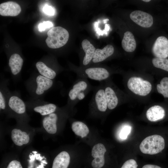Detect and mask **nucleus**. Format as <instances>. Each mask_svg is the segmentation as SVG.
I'll use <instances>...</instances> for the list:
<instances>
[{
    "label": "nucleus",
    "instance_id": "obj_1",
    "mask_svg": "<svg viewBox=\"0 0 168 168\" xmlns=\"http://www.w3.org/2000/svg\"><path fill=\"white\" fill-rule=\"evenodd\" d=\"M46 43L50 48L57 49L65 45L67 42L69 34L65 28L60 26L54 27L47 32Z\"/></svg>",
    "mask_w": 168,
    "mask_h": 168
},
{
    "label": "nucleus",
    "instance_id": "obj_2",
    "mask_svg": "<svg viewBox=\"0 0 168 168\" xmlns=\"http://www.w3.org/2000/svg\"><path fill=\"white\" fill-rule=\"evenodd\" d=\"M165 146L164 138L160 135H153L144 139L139 145V148L144 154L154 155L161 152Z\"/></svg>",
    "mask_w": 168,
    "mask_h": 168
},
{
    "label": "nucleus",
    "instance_id": "obj_3",
    "mask_svg": "<svg viewBox=\"0 0 168 168\" xmlns=\"http://www.w3.org/2000/svg\"><path fill=\"white\" fill-rule=\"evenodd\" d=\"M128 89L135 94L145 96L148 94L152 89V86L148 81L140 77H132L128 80L127 83Z\"/></svg>",
    "mask_w": 168,
    "mask_h": 168
},
{
    "label": "nucleus",
    "instance_id": "obj_4",
    "mask_svg": "<svg viewBox=\"0 0 168 168\" xmlns=\"http://www.w3.org/2000/svg\"><path fill=\"white\" fill-rule=\"evenodd\" d=\"M129 16L133 21L143 27H150L153 24L152 16L150 14L142 11H133L130 14Z\"/></svg>",
    "mask_w": 168,
    "mask_h": 168
},
{
    "label": "nucleus",
    "instance_id": "obj_5",
    "mask_svg": "<svg viewBox=\"0 0 168 168\" xmlns=\"http://www.w3.org/2000/svg\"><path fill=\"white\" fill-rule=\"evenodd\" d=\"M152 52L156 58H166L168 57V39L161 36L156 40L152 48Z\"/></svg>",
    "mask_w": 168,
    "mask_h": 168
},
{
    "label": "nucleus",
    "instance_id": "obj_6",
    "mask_svg": "<svg viewBox=\"0 0 168 168\" xmlns=\"http://www.w3.org/2000/svg\"><path fill=\"white\" fill-rule=\"evenodd\" d=\"M106 151L105 147L101 143L96 144L93 147L91 155L94 159L91 162V165L94 168H101L104 166V155Z\"/></svg>",
    "mask_w": 168,
    "mask_h": 168
},
{
    "label": "nucleus",
    "instance_id": "obj_7",
    "mask_svg": "<svg viewBox=\"0 0 168 168\" xmlns=\"http://www.w3.org/2000/svg\"><path fill=\"white\" fill-rule=\"evenodd\" d=\"M21 11L20 6L15 2L8 1L0 4V14L3 16H16Z\"/></svg>",
    "mask_w": 168,
    "mask_h": 168
},
{
    "label": "nucleus",
    "instance_id": "obj_8",
    "mask_svg": "<svg viewBox=\"0 0 168 168\" xmlns=\"http://www.w3.org/2000/svg\"><path fill=\"white\" fill-rule=\"evenodd\" d=\"M36 87L35 90V94L38 96L43 94L52 86L53 81L41 75H39L35 78Z\"/></svg>",
    "mask_w": 168,
    "mask_h": 168
},
{
    "label": "nucleus",
    "instance_id": "obj_9",
    "mask_svg": "<svg viewBox=\"0 0 168 168\" xmlns=\"http://www.w3.org/2000/svg\"><path fill=\"white\" fill-rule=\"evenodd\" d=\"M86 73L91 79L101 81L108 78L109 73L105 69L102 68H91L86 69Z\"/></svg>",
    "mask_w": 168,
    "mask_h": 168
},
{
    "label": "nucleus",
    "instance_id": "obj_10",
    "mask_svg": "<svg viewBox=\"0 0 168 168\" xmlns=\"http://www.w3.org/2000/svg\"><path fill=\"white\" fill-rule=\"evenodd\" d=\"M114 49L110 44H108L102 49H96L92 59V62L97 63L102 62L111 56L114 53Z\"/></svg>",
    "mask_w": 168,
    "mask_h": 168
},
{
    "label": "nucleus",
    "instance_id": "obj_11",
    "mask_svg": "<svg viewBox=\"0 0 168 168\" xmlns=\"http://www.w3.org/2000/svg\"><path fill=\"white\" fill-rule=\"evenodd\" d=\"M58 119L57 114L53 113L44 117L42 121L43 126L45 130L50 134L55 133L57 131L56 123Z\"/></svg>",
    "mask_w": 168,
    "mask_h": 168
},
{
    "label": "nucleus",
    "instance_id": "obj_12",
    "mask_svg": "<svg viewBox=\"0 0 168 168\" xmlns=\"http://www.w3.org/2000/svg\"><path fill=\"white\" fill-rule=\"evenodd\" d=\"M165 115L164 109L161 106L155 105L150 107L146 113L147 118L152 122H155L162 119Z\"/></svg>",
    "mask_w": 168,
    "mask_h": 168
},
{
    "label": "nucleus",
    "instance_id": "obj_13",
    "mask_svg": "<svg viewBox=\"0 0 168 168\" xmlns=\"http://www.w3.org/2000/svg\"><path fill=\"white\" fill-rule=\"evenodd\" d=\"M8 105L13 111L18 114H22L26 111V106L23 101L15 95L11 96L8 100Z\"/></svg>",
    "mask_w": 168,
    "mask_h": 168
},
{
    "label": "nucleus",
    "instance_id": "obj_14",
    "mask_svg": "<svg viewBox=\"0 0 168 168\" xmlns=\"http://www.w3.org/2000/svg\"><path fill=\"white\" fill-rule=\"evenodd\" d=\"M11 138L14 144L19 146L27 144L30 141L29 137L26 132L16 128L11 132Z\"/></svg>",
    "mask_w": 168,
    "mask_h": 168
},
{
    "label": "nucleus",
    "instance_id": "obj_15",
    "mask_svg": "<svg viewBox=\"0 0 168 168\" xmlns=\"http://www.w3.org/2000/svg\"><path fill=\"white\" fill-rule=\"evenodd\" d=\"M122 46L126 51H134L136 47V43L133 34L129 31L125 32L121 42Z\"/></svg>",
    "mask_w": 168,
    "mask_h": 168
},
{
    "label": "nucleus",
    "instance_id": "obj_16",
    "mask_svg": "<svg viewBox=\"0 0 168 168\" xmlns=\"http://www.w3.org/2000/svg\"><path fill=\"white\" fill-rule=\"evenodd\" d=\"M34 152L33 151V153L29 155L28 168H44L47 164L45 158L40 154L36 153L37 152Z\"/></svg>",
    "mask_w": 168,
    "mask_h": 168
},
{
    "label": "nucleus",
    "instance_id": "obj_17",
    "mask_svg": "<svg viewBox=\"0 0 168 168\" xmlns=\"http://www.w3.org/2000/svg\"><path fill=\"white\" fill-rule=\"evenodd\" d=\"M23 60L18 54H14L11 55L9 60V66L12 73L16 75L21 71Z\"/></svg>",
    "mask_w": 168,
    "mask_h": 168
},
{
    "label": "nucleus",
    "instance_id": "obj_18",
    "mask_svg": "<svg viewBox=\"0 0 168 168\" xmlns=\"http://www.w3.org/2000/svg\"><path fill=\"white\" fill-rule=\"evenodd\" d=\"M70 156L66 151H63L54 158L52 168H67L69 164Z\"/></svg>",
    "mask_w": 168,
    "mask_h": 168
},
{
    "label": "nucleus",
    "instance_id": "obj_19",
    "mask_svg": "<svg viewBox=\"0 0 168 168\" xmlns=\"http://www.w3.org/2000/svg\"><path fill=\"white\" fill-rule=\"evenodd\" d=\"M82 45L83 49L85 53L83 63L84 65H86L93 59L96 48L90 42L86 39H85L82 41Z\"/></svg>",
    "mask_w": 168,
    "mask_h": 168
},
{
    "label": "nucleus",
    "instance_id": "obj_20",
    "mask_svg": "<svg viewBox=\"0 0 168 168\" xmlns=\"http://www.w3.org/2000/svg\"><path fill=\"white\" fill-rule=\"evenodd\" d=\"M36 66L40 75L46 77L52 80L56 76V72L43 62H37Z\"/></svg>",
    "mask_w": 168,
    "mask_h": 168
},
{
    "label": "nucleus",
    "instance_id": "obj_21",
    "mask_svg": "<svg viewBox=\"0 0 168 168\" xmlns=\"http://www.w3.org/2000/svg\"><path fill=\"white\" fill-rule=\"evenodd\" d=\"M105 93L108 108L110 110L115 108L118 104V99L114 91L107 87L105 89Z\"/></svg>",
    "mask_w": 168,
    "mask_h": 168
},
{
    "label": "nucleus",
    "instance_id": "obj_22",
    "mask_svg": "<svg viewBox=\"0 0 168 168\" xmlns=\"http://www.w3.org/2000/svg\"><path fill=\"white\" fill-rule=\"evenodd\" d=\"M95 100L98 109L100 111H105L108 107L104 90L100 89L97 91L95 95Z\"/></svg>",
    "mask_w": 168,
    "mask_h": 168
},
{
    "label": "nucleus",
    "instance_id": "obj_23",
    "mask_svg": "<svg viewBox=\"0 0 168 168\" xmlns=\"http://www.w3.org/2000/svg\"><path fill=\"white\" fill-rule=\"evenodd\" d=\"M72 128L75 134L82 138L86 137L89 133V130L87 126L80 121H76L73 123Z\"/></svg>",
    "mask_w": 168,
    "mask_h": 168
},
{
    "label": "nucleus",
    "instance_id": "obj_24",
    "mask_svg": "<svg viewBox=\"0 0 168 168\" xmlns=\"http://www.w3.org/2000/svg\"><path fill=\"white\" fill-rule=\"evenodd\" d=\"M57 108L56 106L52 103H48L38 105L34 108V110L41 115L45 116L54 113Z\"/></svg>",
    "mask_w": 168,
    "mask_h": 168
},
{
    "label": "nucleus",
    "instance_id": "obj_25",
    "mask_svg": "<svg viewBox=\"0 0 168 168\" xmlns=\"http://www.w3.org/2000/svg\"><path fill=\"white\" fill-rule=\"evenodd\" d=\"M87 87V83L84 81H80L74 84L69 91L68 96L71 100H75L77 95L81 91L85 90Z\"/></svg>",
    "mask_w": 168,
    "mask_h": 168
},
{
    "label": "nucleus",
    "instance_id": "obj_26",
    "mask_svg": "<svg viewBox=\"0 0 168 168\" xmlns=\"http://www.w3.org/2000/svg\"><path fill=\"white\" fill-rule=\"evenodd\" d=\"M156 88L158 93L165 98H168V77H164L161 80L160 84H158Z\"/></svg>",
    "mask_w": 168,
    "mask_h": 168
},
{
    "label": "nucleus",
    "instance_id": "obj_27",
    "mask_svg": "<svg viewBox=\"0 0 168 168\" xmlns=\"http://www.w3.org/2000/svg\"><path fill=\"white\" fill-rule=\"evenodd\" d=\"M152 62L154 67L168 72V58L155 57Z\"/></svg>",
    "mask_w": 168,
    "mask_h": 168
},
{
    "label": "nucleus",
    "instance_id": "obj_28",
    "mask_svg": "<svg viewBox=\"0 0 168 168\" xmlns=\"http://www.w3.org/2000/svg\"><path fill=\"white\" fill-rule=\"evenodd\" d=\"M131 126L129 124H125L123 125L120 128L118 136L121 140L126 139L131 132Z\"/></svg>",
    "mask_w": 168,
    "mask_h": 168
},
{
    "label": "nucleus",
    "instance_id": "obj_29",
    "mask_svg": "<svg viewBox=\"0 0 168 168\" xmlns=\"http://www.w3.org/2000/svg\"><path fill=\"white\" fill-rule=\"evenodd\" d=\"M138 165L136 161L133 159L126 161L121 168H137Z\"/></svg>",
    "mask_w": 168,
    "mask_h": 168
},
{
    "label": "nucleus",
    "instance_id": "obj_30",
    "mask_svg": "<svg viewBox=\"0 0 168 168\" xmlns=\"http://www.w3.org/2000/svg\"><path fill=\"white\" fill-rule=\"evenodd\" d=\"M53 26V25L51 22L49 21H44L39 25V30L40 32H42L47 29L52 27Z\"/></svg>",
    "mask_w": 168,
    "mask_h": 168
},
{
    "label": "nucleus",
    "instance_id": "obj_31",
    "mask_svg": "<svg viewBox=\"0 0 168 168\" xmlns=\"http://www.w3.org/2000/svg\"><path fill=\"white\" fill-rule=\"evenodd\" d=\"M43 11L44 13L48 15L53 16L54 14L53 8L51 6L47 5H45L43 7Z\"/></svg>",
    "mask_w": 168,
    "mask_h": 168
},
{
    "label": "nucleus",
    "instance_id": "obj_32",
    "mask_svg": "<svg viewBox=\"0 0 168 168\" xmlns=\"http://www.w3.org/2000/svg\"><path fill=\"white\" fill-rule=\"evenodd\" d=\"M7 168H23L20 162L16 160H14L11 161Z\"/></svg>",
    "mask_w": 168,
    "mask_h": 168
},
{
    "label": "nucleus",
    "instance_id": "obj_33",
    "mask_svg": "<svg viewBox=\"0 0 168 168\" xmlns=\"http://www.w3.org/2000/svg\"><path fill=\"white\" fill-rule=\"evenodd\" d=\"M6 100L4 96L2 91H0V108L1 110H4L6 106Z\"/></svg>",
    "mask_w": 168,
    "mask_h": 168
},
{
    "label": "nucleus",
    "instance_id": "obj_34",
    "mask_svg": "<svg viewBox=\"0 0 168 168\" xmlns=\"http://www.w3.org/2000/svg\"><path fill=\"white\" fill-rule=\"evenodd\" d=\"M142 168H161L159 166L152 165V164H147L142 166Z\"/></svg>",
    "mask_w": 168,
    "mask_h": 168
},
{
    "label": "nucleus",
    "instance_id": "obj_35",
    "mask_svg": "<svg viewBox=\"0 0 168 168\" xmlns=\"http://www.w3.org/2000/svg\"><path fill=\"white\" fill-rule=\"evenodd\" d=\"M85 97V95L82 92H80L77 95V97L79 100H82Z\"/></svg>",
    "mask_w": 168,
    "mask_h": 168
},
{
    "label": "nucleus",
    "instance_id": "obj_36",
    "mask_svg": "<svg viewBox=\"0 0 168 168\" xmlns=\"http://www.w3.org/2000/svg\"><path fill=\"white\" fill-rule=\"evenodd\" d=\"M142 1L145 2H149L151 1L150 0H143Z\"/></svg>",
    "mask_w": 168,
    "mask_h": 168
}]
</instances>
